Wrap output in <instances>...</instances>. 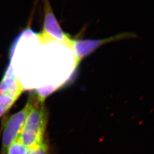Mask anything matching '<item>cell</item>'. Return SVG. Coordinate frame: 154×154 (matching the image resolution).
<instances>
[{"mask_svg": "<svg viewBox=\"0 0 154 154\" xmlns=\"http://www.w3.org/2000/svg\"><path fill=\"white\" fill-rule=\"evenodd\" d=\"M48 149L47 145L43 143L38 147L29 150L28 154H48Z\"/></svg>", "mask_w": 154, "mask_h": 154, "instance_id": "7", "label": "cell"}, {"mask_svg": "<svg viewBox=\"0 0 154 154\" xmlns=\"http://www.w3.org/2000/svg\"><path fill=\"white\" fill-rule=\"evenodd\" d=\"M34 103L33 97L29 98L23 109L11 116L6 123L2 135V152L4 154L8 147L18 138L22 127Z\"/></svg>", "mask_w": 154, "mask_h": 154, "instance_id": "4", "label": "cell"}, {"mask_svg": "<svg viewBox=\"0 0 154 154\" xmlns=\"http://www.w3.org/2000/svg\"><path fill=\"white\" fill-rule=\"evenodd\" d=\"M135 34L132 33H121L109 38L103 39H72V49L73 51L75 63L77 67L83 60L92 54L103 45L116 42L123 39L134 37Z\"/></svg>", "mask_w": 154, "mask_h": 154, "instance_id": "3", "label": "cell"}, {"mask_svg": "<svg viewBox=\"0 0 154 154\" xmlns=\"http://www.w3.org/2000/svg\"><path fill=\"white\" fill-rule=\"evenodd\" d=\"M29 149L21 143L18 138L7 149V154H28Z\"/></svg>", "mask_w": 154, "mask_h": 154, "instance_id": "6", "label": "cell"}, {"mask_svg": "<svg viewBox=\"0 0 154 154\" xmlns=\"http://www.w3.org/2000/svg\"><path fill=\"white\" fill-rule=\"evenodd\" d=\"M42 103L38 98L34 99L33 108L27 116L18 138L29 150L36 149L44 143L48 116Z\"/></svg>", "mask_w": 154, "mask_h": 154, "instance_id": "1", "label": "cell"}, {"mask_svg": "<svg viewBox=\"0 0 154 154\" xmlns=\"http://www.w3.org/2000/svg\"><path fill=\"white\" fill-rule=\"evenodd\" d=\"M23 91L21 83L13 74V67L9 65L0 82V94L8 95L16 100Z\"/></svg>", "mask_w": 154, "mask_h": 154, "instance_id": "5", "label": "cell"}, {"mask_svg": "<svg viewBox=\"0 0 154 154\" xmlns=\"http://www.w3.org/2000/svg\"><path fill=\"white\" fill-rule=\"evenodd\" d=\"M44 14V29L35 34L37 38L42 42H55L72 49V39L62 30L48 0H45Z\"/></svg>", "mask_w": 154, "mask_h": 154, "instance_id": "2", "label": "cell"}]
</instances>
